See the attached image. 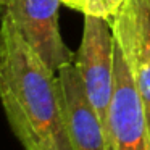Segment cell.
I'll return each instance as SVG.
<instances>
[{
    "label": "cell",
    "instance_id": "cell-8",
    "mask_svg": "<svg viewBox=\"0 0 150 150\" xmlns=\"http://www.w3.org/2000/svg\"><path fill=\"white\" fill-rule=\"evenodd\" d=\"M129 0H89L82 15H94L100 18H113Z\"/></svg>",
    "mask_w": 150,
    "mask_h": 150
},
{
    "label": "cell",
    "instance_id": "cell-9",
    "mask_svg": "<svg viewBox=\"0 0 150 150\" xmlns=\"http://www.w3.org/2000/svg\"><path fill=\"white\" fill-rule=\"evenodd\" d=\"M87 2H89V0H62L63 5H66V7L73 8V10H76V11H81V13H84V11H86Z\"/></svg>",
    "mask_w": 150,
    "mask_h": 150
},
{
    "label": "cell",
    "instance_id": "cell-10",
    "mask_svg": "<svg viewBox=\"0 0 150 150\" xmlns=\"http://www.w3.org/2000/svg\"><path fill=\"white\" fill-rule=\"evenodd\" d=\"M5 4H7V0H0V7H4Z\"/></svg>",
    "mask_w": 150,
    "mask_h": 150
},
{
    "label": "cell",
    "instance_id": "cell-5",
    "mask_svg": "<svg viewBox=\"0 0 150 150\" xmlns=\"http://www.w3.org/2000/svg\"><path fill=\"white\" fill-rule=\"evenodd\" d=\"M58 79L73 150H113L110 136L89 100L74 63L63 66Z\"/></svg>",
    "mask_w": 150,
    "mask_h": 150
},
{
    "label": "cell",
    "instance_id": "cell-2",
    "mask_svg": "<svg viewBox=\"0 0 150 150\" xmlns=\"http://www.w3.org/2000/svg\"><path fill=\"white\" fill-rule=\"evenodd\" d=\"M115 49L111 20L84 15V29L74 66L87 97L110 136V108L115 94Z\"/></svg>",
    "mask_w": 150,
    "mask_h": 150
},
{
    "label": "cell",
    "instance_id": "cell-1",
    "mask_svg": "<svg viewBox=\"0 0 150 150\" xmlns=\"http://www.w3.org/2000/svg\"><path fill=\"white\" fill-rule=\"evenodd\" d=\"M0 102L24 150H73L58 73L26 44L0 7Z\"/></svg>",
    "mask_w": 150,
    "mask_h": 150
},
{
    "label": "cell",
    "instance_id": "cell-4",
    "mask_svg": "<svg viewBox=\"0 0 150 150\" xmlns=\"http://www.w3.org/2000/svg\"><path fill=\"white\" fill-rule=\"evenodd\" d=\"M110 140L113 150H150V131L145 113L118 42L115 49V94L110 108Z\"/></svg>",
    "mask_w": 150,
    "mask_h": 150
},
{
    "label": "cell",
    "instance_id": "cell-6",
    "mask_svg": "<svg viewBox=\"0 0 150 150\" xmlns=\"http://www.w3.org/2000/svg\"><path fill=\"white\" fill-rule=\"evenodd\" d=\"M110 20L116 42L123 50L127 68L132 76L134 86H136L139 100L142 103L150 131V53L147 52L140 37L137 36L126 7H123Z\"/></svg>",
    "mask_w": 150,
    "mask_h": 150
},
{
    "label": "cell",
    "instance_id": "cell-7",
    "mask_svg": "<svg viewBox=\"0 0 150 150\" xmlns=\"http://www.w3.org/2000/svg\"><path fill=\"white\" fill-rule=\"evenodd\" d=\"M124 7L131 16L137 36L150 53V0H129Z\"/></svg>",
    "mask_w": 150,
    "mask_h": 150
},
{
    "label": "cell",
    "instance_id": "cell-3",
    "mask_svg": "<svg viewBox=\"0 0 150 150\" xmlns=\"http://www.w3.org/2000/svg\"><path fill=\"white\" fill-rule=\"evenodd\" d=\"M60 5L62 0H7L4 5L26 44L55 73L76 58L60 33Z\"/></svg>",
    "mask_w": 150,
    "mask_h": 150
}]
</instances>
